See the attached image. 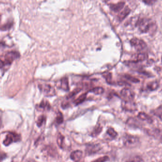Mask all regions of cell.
<instances>
[{
  "mask_svg": "<svg viewBox=\"0 0 162 162\" xmlns=\"http://www.w3.org/2000/svg\"><path fill=\"white\" fill-rule=\"evenodd\" d=\"M137 26L140 31L143 33H146L152 30H155V28H156L155 23L151 19L148 18H140Z\"/></svg>",
  "mask_w": 162,
  "mask_h": 162,
  "instance_id": "obj_1",
  "label": "cell"
},
{
  "mask_svg": "<svg viewBox=\"0 0 162 162\" xmlns=\"http://www.w3.org/2000/svg\"><path fill=\"white\" fill-rule=\"evenodd\" d=\"M123 142L124 146L126 147L133 148L138 146L139 144V139L136 136L127 135L124 136Z\"/></svg>",
  "mask_w": 162,
  "mask_h": 162,
  "instance_id": "obj_2",
  "label": "cell"
},
{
  "mask_svg": "<svg viewBox=\"0 0 162 162\" xmlns=\"http://www.w3.org/2000/svg\"><path fill=\"white\" fill-rule=\"evenodd\" d=\"M20 56L19 53L16 51H11L6 53L3 56L2 58H1L2 60L3 61L5 65H9L11 64L13 61H15V59L19 58Z\"/></svg>",
  "mask_w": 162,
  "mask_h": 162,
  "instance_id": "obj_3",
  "label": "cell"
},
{
  "mask_svg": "<svg viewBox=\"0 0 162 162\" xmlns=\"http://www.w3.org/2000/svg\"><path fill=\"white\" fill-rule=\"evenodd\" d=\"M21 140L20 135L15 132H9L6 135V138L3 142V144L5 146H8L12 143L19 142Z\"/></svg>",
  "mask_w": 162,
  "mask_h": 162,
  "instance_id": "obj_4",
  "label": "cell"
},
{
  "mask_svg": "<svg viewBox=\"0 0 162 162\" xmlns=\"http://www.w3.org/2000/svg\"><path fill=\"white\" fill-rule=\"evenodd\" d=\"M38 87L45 96L47 97H52L55 95V90L50 85L43 84L39 85Z\"/></svg>",
  "mask_w": 162,
  "mask_h": 162,
  "instance_id": "obj_5",
  "label": "cell"
},
{
  "mask_svg": "<svg viewBox=\"0 0 162 162\" xmlns=\"http://www.w3.org/2000/svg\"><path fill=\"white\" fill-rule=\"evenodd\" d=\"M130 42L131 45L138 50H143L147 46L144 40L137 38H133L130 40Z\"/></svg>",
  "mask_w": 162,
  "mask_h": 162,
  "instance_id": "obj_6",
  "label": "cell"
},
{
  "mask_svg": "<svg viewBox=\"0 0 162 162\" xmlns=\"http://www.w3.org/2000/svg\"><path fill=\"white\" fill-rule=\"evenodd\" d=\"M120 93L126 101H133L135 97L134 92L129 88H126L122 89Z\"/></svg>",
  "mask_w": 162,
  "mask_h": 162,
  "instance_id": "obj_7",
  "label": "cell"
},
{
  "mask_svg": "<svg viewBox=\"0 0 162 162\" xmlns=\"http://www.w3.org/2000/svg\"><path fill=\"white\" fill-rule=\"evenodd\" d=\"M122 107L123 109L129 112L135 111L137 109L136 104L133 101H123L122 102Z\"/></svg>",
  "mask_w": 162,
  "mask_h": 162,
  "instance_id": "obj_8",
  "label": "cell"
},
{
  "mask_svg": "<svg viewBox=\"0 0 162 162\" xmlns=\"http://www.w3.org/2000/svg\"><path fill=\"white\" fill-rule=\"evenodd\" d=\"M51 108L50 104L47 101V100H42L40 102V104H38L36 107L37 109L38 110V111H48Z\"/></svg>",
  "mask_w": 162,
  "mask_h": 162,
  "instance_id": "obj_9",
  "label": "cell"
},
{
  "mask_svg": "<svg viewBox=\"0 0 162 162\" xmlns=\"http://www.w3.org/2000/svg\"><path fill=\"white\" fill-rule=\"evenodd\" d=\"M130 9L128 6H126L123 9V10L120 12L118 16V18L120 21H122L123 20L125 19L127 16L130 13Z\"/></svg>",
  "mask_w": 162,
  "mask_h": 162,
  "instance_id": "obj_10",
  "label": "cell"
},
{
  "mask_svg": "<svg viewBox=\"0 0 162 162\" xmlns=\"http://www.w3.org/2000/svg\"><path fill=\"white\" fill-rule=\"evenodd\" d=\"M59 87L61 90L64 91L69 90V82L67 77H64L60 80L59 82Z\"/></svg>",
  "mask_w": 162,
  "mask_h": 162,
  "instance_id": "obj_11",
  "label": "cell"
},
{
  "mask_svg": "<svg viewBox=\"0 0 162 162\" xmlns=\"http://www.w3.org/2000/svg\"><path fill=\"white\" fill-rule=\"evenodd\" d=\"M148 58V55L146 53H141L135 55L134 57L133 62H143L145 61Z\"/></svg>",
  "mask_w": 162,
  "mask_h": 162,
  "instance_id": "obj_12",
  "label": "cell"
},
{
  "mask_svg": "<svg viewBox=\"0 0 162 162\" xmlns=\"http://www.w3.org/2000/svg\"><path fill=\"white\" fill-rule=\"evenodd\" d=\"M125 4V2H120L115 4H110V8L113 11L118 12L123 9Z\"/></svg>",
  "mask_w": 162,
  "mask_h": 162,
  "instance_id": "obj_13",
  "label": "cell"
},
{
  "mask_svg": "<svg viewBox=\"0 0 162 162\" xmlns=\"http://www.w3.org/2000/svg\"><path fill=\"white\" fill-rule=\"evenodd\" d=\"M137 117L141 120L145 121V122L149 123V124L153 123V120L152 118L149 115H147L146 113H144V112H140V113H138Z\"/></svg>",
  "mask_w": 162,
  "mask_h": 162,
  "instance_id": "obj_14",
  "label": "cell"
},
{
  "mask_svg": "<svg viewBox=\"0 0 162 162\" xmlns=\"http://www.w3.org/2000/svg\"><path fill=\"white\" fill-rule=\"evenodd\" d=\"M82 155L83 153L82 151H80V150H76V151L72 152L70 156H71V158L72 160L77 162L80 161Z\"/></svg>",
  "mask_w": 162,
  "mask_h": 162,
  "instance_id": "obj_15",
  "label": "cell"
},
{
  "mask_svg": "<svg viewBox=\"0 0 162 162\" xmlns=\"http://www.w3.org/2000/svg\"><path fill=\"white\" fill-rule=\"evenodd\" d=\"M100 149V147L98 145H91L88 146L86 151L88 154H94L97 153Z\"/></svg>",
  "mask_w": 162,
  "mask_h": 162,
  "instance_id": "obj_16",
  "label": "cell"
},
{
  "mask_svg": "<svg viewBox=\"0 0 162 162\" xmlns=\"http://www.w3.org/2000/svg\"><path fill=\"white\" fill-rule=\"evenodd\" d=\"M159 83L157 81H153L148 83L146 85V88L150 91H154L157 90L159 87Z\"/></svg>",
  "mask_w": 162,
  "mask_h": 162,
  "instance_id": "obj_17",
  "label": "cell"
},
{
  "mask_svg": "<svg viewBox=\"0 0 162 162\" xmlns=\"http://www.w3.org/2000/svg\"><path fill=\"white\" fill-rule=\"evenodd\" d=\"M139 19L140 18L138 16H135L130 18L128 22H126V24L127 25H130L132 27L137 26L138 24Z\"/></svg>",
  "mask_w": 162,
  "mask_h": 162,
  "instance_id": "obj_18",
  "label": "cell"
},
{
  "mask_svg": "<svg viewBox=\"0 0 162 162\" xmlns=\"http://www.w3.org/2000/svg\"><path fill=\"white\" fill-rule=\"evenodd\" d=\"M86 97H87V93H83L82 94L81 96H79V97L74 101V102L75 105H79V104L83 103V102L85 100V99H86Z\"/></svg>",
  "mask_w": 162,
  "mask_h": 162,
  "instance_id": "obj_19",
  "label": "cell"
},
{
  "mask_svg": "<svg viewBox=\"0 0 162 162\" xmlns=\"http://www.w3.org/2000/svg\"><path fill=\"white\" fill-rule=\"evenodd\" d=\"M65 137L63 135L61 134H58L57 137V143L58 146L60 148H62L63 146V144L64 143Z\"/></svg>",
  "mask_w": 162,
  "mask_h": 162,
  "instance_id": "obj_20",
  "label": "cell"
},
{
  "mask_svg": "<svg viewBox=\"0 0 162 162\" xmlns=\"http://www.w3.org/2000/svg\"><path fill=\"white\" fill-rule=\"evenodd\" d=\"M127 124L131 127H138L139 123L134 118H130L127 121Z\"/></svg>",
  "mask_w": 162,
  "mask_h": 162,
  "instance_id": "obj_21",
  "label": "cell"
},
{
  "mask_svg": "<svg viewBox=\"0 0 162 162\" xmlns=\"http://www.w3.org/2000/svg\"><path fill=\"white\" fill-rule=\"evenodd\" d=\"M104 89L102 87H97V88H94L92 89L90 91L96 95H101L104 92Z\"/></svg>",
  "mask_w": 162,
  "mask_h": 162,
  "instance_id": "obj_22",
  "label": "cell"
},
{
  "mask_svg": "<svg viewBox=\"0 0 162 162\" xmlns=\"http://www.w3.org/2000/svg\"><path fill=\"white\" fill-rule=\"evenodd\" d=\"M107 133L110 137L112 138H115L117 136V133L112 128L110 127L107 131Z\"/></svg>",
  "mask_w": 162,
  "mask_h": 162,
  "instance_id": "obj_23",
  "label": "cell"
},
{
  "mask_svg": "<svg viewBox=\"0 0 162 162\" xmlns=\"http://www.w3.org/2000/svg\"><path fill=\"white\" fill-rule=\"evenodd\" d=\"M101 130H102V127L101 126V125H97V126H96V127L94 128V130H93L92 135L93 137L98 136V135L101 132Z\"/></svg>",
  "mask_w": 162,
  "mask_h": 162,
  "instance_id": "obj_24",
  "label": "cell"
},
{
  "mask_svg": "<svg viewBox=\"0 0 162 162\" xmlns=\"http://www.w3.org/2000/svg\"><path fill=\"white\" fill-rule=\"evenodd\" d=\"M81 90H82V89L80 88H77L74 89V90L72 91L71 92H70V93L68 94V96H67V98L69 99V98H72V97H74L76 94L79 93L81 91Z\"/></svg>",
  "mask_w": 162,
  "mask_h": 162,
  "instance_id": "obj_25",
  "label": "cell"
},
{
  "mask_svg": "<svg viewBox=\"0 0 162 162\" xmlns=\"http://www.w3.org/2000/svg\"><path fill=\"white\" fill-rule=\"evenodd\" d=\"M124 77L126 78L127 80L128 81H130L133 83H137L139 82V80L138 79H137L136 78H135L134 76H132L129 75H125L124 76Z\"/></svg>",
  "mask_w": 162,
  "mask_h": 162,
  "instance_id": "obj_26",
  "label": "cell"
},
{
  "mask_svg": "<svg viewBox=\"0 0 162 162\" xmlns=\"http://www.w3.org/2000/svg\"><path fill=\"white\" fill-rule=\"evenodd\" d=\"M46 117H45V116L44 115H42V116H40L39 118L38 119L37 121V125L38 126V127H41V126H42L43 123L45 122V121H46Z\"/></svg>",
  "mask_w": 162,
  "mask_h": 162,
  "instance_id": "obj_27",
  "label": "cell"
},
{
  "mask_svg": "<svg viewBox=\"0 0 162 162\" xmlns=\"http://www.w3.org/2000/svg\"><path fill=\"white\" fill-rule=\"evenodd\" d=\"M64 121V118H63V114L60 112L57 113V117L56 118V121L58 124H62Z\"/></svg>",
  "mask_w": 162,
  "mask_h": 162,
  "instance_id": "obj_28",
  "label": "cell"
},
{
  "mask_svg": "<svg viewBox=\"0 0 162 162\" xmlns=\"http://www.w3.org/2000/svg\"><path fill=\"white\" fill-rule=\"evenodd\" d=\"M108 160V157L107 156H103V157H100V158L97 159V160H95L93 162H105Z\"/></svg>",
  "mask_w": 162,
  "mask_h": 162,
  "instance_id": "obj_29",
  "label": "cell"
},
{
  "mask_svg": "<svg viewBox=\"0 0 162 162\" xmlns=\"http://www.w3.org/2000/svg\"><path fill=\"white\" fill-rule=\"evenodd\" d=\"M155 115H156L159 118L162 120V111H155L154 113Z\"/></svg>",
  "mask_w": 162,
  "mask_h": 162,
  "instance_id": "obj_30",
  "label": "cell"
},
{
  "mask_svg": "<svg viewBox=\"0 0 162 162\" xmlns=\"http://www.w3.org/2000/svg\"><path fill=\"white\" fill-rule=\"evenodd\" d=\"M111 78H112V76H111V73H109L107 74V75L106 76V79L108 82H110V81H111Z\"/></svg>",
  "mask_w": 162,
  "mask_h": 162,
  "instance_id": "obj_31",
  "label": "cell"
},
{
  "mask_svg": "<svg viewBox=\"0 0 162 162\" xmlns=\"http://www.w3.org/2000/svg\"><path fill=\"white\" fill-rule=\"evenodd\" d=\"M4 66H5V65H4V62H3V61L2 60L1 58H0V68L3 67Z\"/></svg>",
  "mask_w": 162,
  "mask_h": 162,
  "instance_id": "obj_32",
  "label": "cell"
},
{
  "mask_svg": "<svg viewBox=\"0 0 162 162\" xmlns=\"http://www.w3.org/2000/svg\"><path fill=\"white\" fill-rule=\"evenodd\" d=\"M144 2H145V3H147V4H148V3L150 2V4H152L154 2H155V1H144Z\"/></svg>",
  "mask_w": 162,
  "mask_h": 162,
  "instance_id": "obj_33",
  "label": "cell"
},
{
  "mask_svg": "<svg viewBox=\"0 0 162 162\" xmlns=\"http://www.w3.org/2000/svg\"><path fill=\"white\" fill-rule=\"evenodd\" d=\"M140 162L139 161H138V160H132V161H129V162Z\"/></svg>",
  "mask_w": 162,
  "mask_h": 162,
  "instance_id": "obj_34",
  "label": "cell"
},
{
  "mask_svg": "<svg viewBox=\"0 0 162 162\" xmlns=\"http://www.w3.org/2000/svg\"><path fill=\"white\" fill-rule=\"evenodd\" d=\"M161 142H162V136H161Z\"/></svg>",
  "mask_w": 162,
  "mask_h": 162,
  "instance_id": "obj_35",
  "label": "cell"
},
{
  "mask_svg": "<svg viewBox=\"0 0 162 162\" xmlns=\"http://www.w3.org/2000/svg\"><path fill=\"white\" fill-rule=\"evenodd\" d=\"M1 120H0V126H1Z\"/></svg>",
  "mask_w": 162,
  "mask_h": 162,
  "instance_id": "obj_36",
  "label": "cell"
},
{
  "mask_svg": "<svg viewBox=\"0 0 162 162\" xmlns=\"http://www.w3.org/2000/svg\"></svg>",
  "mask_w": 162,
  "mask_h": 162,
  "instance_id": "obj_37",
  "label": "cell"
}]
</instances>
